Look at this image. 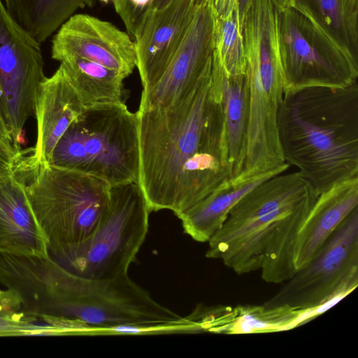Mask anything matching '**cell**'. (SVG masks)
Here are the masks:
<instances>
[{
    "label": "cell",
    "mask_w": 358,
    "mask_h": 358,
    "mask_svg": "<svg viewBox=\"0 0 358 358\" xmlns=\"http://www.w3.org/2000/svg\"><path fill=\"white\" fill-rule=\"evenodd\" d=\"M211 72L169 106L139 107L138 182L150 212L178 216L231 177Z\"/></svg>",
    "instance_id": "cell-1"
},
{
    "label": "cell",
    "mask_w": 358,
    "mask_h": 358,
    "mask_svg": "<svg viewBox=\"0 0 358 358\" xmlns=\"http://www.w3.org/2000/svg\"><path fill=\"white\" fill-rule=\"evenodd\" d=\"M284 159L317 194L358 176V83L285 91L278 117Z\"/></svg>",
    "instance_id": "cell-2"
},
{
    "label": "cell",
    "mask_w": 358,
    "mask_h": 358,
    "mask_svg": "<svg viewBox=\"0 0 358 358\" xmlns=\"http://www.w3.org/2000/svg\"><path fill=\"white\" fill-rule=\"evenodd\" d=\"M283 173L262 182L234 206L208 241L206 257L220 259L238 274L260 270L285 217L317 194L299 171Z\"/></svg>",
    "instance_id": "cell-3"
},
{
    "label": "cell",
    "mask_w": 358,
    "mask_h": 358,
    "mask_svg": "<svg viewBox=\"0 0 358 358\" xmlns=\"http://www.w3.org/2000/svg\"><path fill=\"white\" fill-rule=\"evenodd\" d=\"M14 173L24 184L48 250L85 241L108 208L110 185L94 176L49 164L28 166L23 162Z\"/></svg>",
    "instance_id": "cell-4"
},
{
    "label": "cell",
    "mask_w": 358,
    "mask_h": 358,
    "mask_svg": "<svg viewBox=\"0 0 358 358\" xmlns=\"http://www.w3.org/2000/svg\"><path fill=\"white\" fill-rule=\"evenodd\" d=\"M49 164L110 186L138 182V118L124 103L85 108L55 146Z\"/></svg>",
    "instance_id": "cell-5"
},
{
    "label": "cell",
    "mask_w": 358,
    "mask_h": 358,
    "mask_svg": "<svg viewBox=\"0 0 358 358\" xmlns=\"http://www.w3.org/2000/svg\"><path fill=\"white\" fill-rule=\"evenodd\" d=\"M150 213L138 182L110 186L108 208L90 236L78 245L48 250L49 256L85 278L127 274L145 239Z\"/></svg>",
    "instance_id": "cell-6"
},
{
    "label": "cell",
    "mask_w": 358,
    "mask_h": 358,
    "mask_svg": "<svg viewBox=\"0 0 358 358\" xmlns=\"http://www.w3.org/2000/svg\"><path fill=\"white\" fill-rule=\"evenodd\" d=\"M276 24L284 92L357 81L358 62L299 10L277 3Z\"/></svg>",
    "instance_id": "cell-7"
},
{
    "label": "cell",
    "mask_w": 358,
    "mask_h": 358,
    "mask_svg": "<svg viewBox=\"0 0 358 358\" xmlns=\"http://www.w3.org/2000/svg\"><path fill=\"white\" fill-rule=\"evenodd\" d=\"M286 282L266 305L305 309L355 290L358 285V207L343 220L319 254Z\"/></svg>",
    "instance_id": "cell-8"
},
{
    "label": "cell",
    "mask_w": 358,
    "mask_h": 358,
    "mask_svg": "<svg viewBox=\"0 0 358 358\" xmlns=\"http://www.w3.org/2000/svg\"><path fill=\"white\" fill-rule=\"evenodd\" d=\"M45 78L41 43L0 0V104L12 145L18 152L24 143V125L35 114L39 89Z\"/></svg>",
    "instance_id": "cell-9"
},
{
    "label": "cell",
    "mask_w": 358,
    "mask_h": 358,
    "mask_svg": "<svg viewBox=\"0 0 358 358\" xmlns=\"http://www.w3.org/2000/svg\"><path fill=\"white\" fill-rule=\"evenodd\" d=\"M214 13L198 7L187 35L161 78L143 90L140 108H165L182 99L212 69L215 50Z\"/></svg>",
    "instance_id": "cell-10"
},
{
    "label": "cell",
    "mask_w": 358,
    "mask_h": 358,
    "mask_svg": "<svg viewBox=\"0 0 358 358\" xmlns=\"http://www.w3.org/2000/svg\"><path fill=\"white\" fill-rule=\"evenodd\" d=\"M51 56L59 62L78 57L114 69L126 78L136 67L134 41L127 32L94 16L73 14L52 38Z\"/></svg>",
    "instance_id": "cell-11"
},
{
    "label": "cell",
    "mask_w": 358,
    "mask_h": 358,
    "mask_svg": "<svg viewBox=\"0 0 358 358\" xmlns=\"http://www.w3.org/2000/svg\"><path fill=\"white\" fill-rule=\"evenodd\" d=\"M198 6L193 0H171L150 8L139 21L132 39L143 90L161 78L181 46Z\"/></svg>",
    "instance_id": "cell-12"
},
{
    "label": "cell",
    "mask_w": 358,
    "mask_h": 358,
    "mask_svg": "<svg viewBox=\"0 0 358 358\" xmlns=\"http://www.w3.org/2000/svg\"><path fill=\"white\" fill-rule=\"evenodd\" d=\"M85 107L62 65L41 83L35 108L36 141L27 166L49 164L52 150Z\"/></svg>",
    "instance_id": "cell-13"
},
{
    "label": "cell",
    "mask_w": 358,
    "mask_h": 358,
    "mask_svg": "<svg viewBox=\"0 0 358 358\" xmlns=\"http://www.w3.org/2000/svg\"><path fill=\"white\" fill-rule=\"evenodd\" d=\"M0 253L48 257L46 238L13 171L0 173Z\"/></svg>",
    "instance_id": "cell-14"
},
{
    "label": "cell",
    "mask_w": 358,
    "mask_h": 358,
    "mask_svg": "<svg viewBox=\"0 0 358 358\" xmlns=\"http://www.w3.org/2000/svg\"><path fill=\"white\" fill-rule=\"evenodd\" d=\"M357 207L358 176L318 195L297 236L293 255L296 272L319 254L336 229Z\"/></svg>",
    "instance_id": "cell-15"
},
{
    "label": "cell",
    "mask_w": 358,
    "mask_h": 358,
    "mask_svg": "<svg viewBox=\"0 0 358 358\" xmlns=\"http://www.w3.org/2000/svg\"><path fill=\"white\" fill-rule=\"evenodd\" d=\"M283 172H241L229 177L208 195L177 216L182 222L185 233L196 241L208 242L241 198L262 182Z\"/></svg>",
    "instance_id": "cell-16"
},
{
    "label": "cell",
    "mask_w": 358,
    "mask_h": 358,
    "mask_svg": "<svg viewBox=\"0 0 358 358\" xmlns=\"http://www.w3.org/2000/svg\"><path fill=\"white\" fill-rule=\"evenodd\" d=\"M211 87L222 108L231 176L243 169L246 148L249 87L247 74L229 75L214 50Z\"/></svg>",
    "instance_id": "cell-17"
},
{
    "label": "cell",
    "mask_w": 358,
    "mask_h": 358,
    "mask_svg": "<svg viewBox=\"0 0 358 358\" xmlns=\"http://www.w3.org/2000/svg\"><path fill=\"white\" fill-rule=\"evenodd\" d=\"M289 6L358 62V0H291Z\"/></svg>",
    "instance_id": "cell-18"
},
{
    "label": "cell",
    "mask_w": 358,
    "mask_h": 358,
    "mask_svg": "<svg viewBox=\"0 0 358 358\" xmlns=\"http://www.w3.org/2000/svg\"><path fill=\"white\" fill-rule=\"evenodd\" d=\"M85 108L124 103L126 77L120 72L78 57L59 61Z\"/></svg>",
    "instance_id": "cell-19"
},
{
    "label": "cell",
    "mask_w": 358,
    "mask_h": 358,
    "mask_svg": "<svg viewBox=\"0 0 358 358\" xmlns=\"http://www.w3.org/2000/svg\"><path fill=\"white\" fill-rule=\"evenodd\" d=\"M96 0H3L11 16L40 43L79 8Z\"/></svg>",
    "instance_id": "cell-20"
},
{
    "label": "cell",
    "mask_w": 358,
    "mask_h": 358,
    "mask_svg": "<svg viewBox=\"0 0 358 358\" xmlns=\"http://www.w3.org/2000/svg\"><path fill=\"white\" fill-rule=\"evenodd\" d=\"M299 310L287 305L266 303L229 308L224 322L215 332L243 334L286 331Z\"/></svg>",
    "instance_id": "cell-21"
},
{
    "label": "cell",
    "mask_w": 358,
    "mask_h": 358,
    "mask_svg": "<svg viewBox=\"0 0 358 358\" xmlns=\"http://www.w3.org/2000/svg\"><path fill=\"white\" fill-rule=\"evenodd\" d=\"M64 324L56 317L42 320L22 310L19 295L0 289V336H64Z\"/></svg>",
    "instance_id": "cell-22"
},
{
    "label": "cell",
    "mask_w": 358,
    "mask_h": 358,
    "mask_svg": "<svg viewBox=\"0 0 358 358\" xmlns=\"http://www.w3.org/2000/svg\"><path fill=\"white\" fill-rule=\"evenodd\" d=\"M214 16L215 52L220 64L229 75L245 74L246 64L238 9L227 16Z\"/></svg>",
    "instance_id": "cell-23"
},
{
    "label": "cell",
    "mask_w": 358,
    "mask_h": 358,
    "mask_svg": "<svg viewBox=\"0 0 358 358\" xmlns=\"http://www.w3.org/2000/svg\"><path fill=\"white\" fill-rule=\"evenodd\" d=\"M112 3L115 12L123 22L127 34L133 37L135 29L144 13L152 7L155 0H100Z\"/></svg>",
    "instance_id": "cell-24"
},
{
    "label": "cell",
    "mask_w": 358,
    "mask_h": 358,
    "mask_svg": "<svg viewBox=\"0 0 358 358\" xmlns=\"http://www.w3.org/2000/svg\"><path fill=\"white\" fill-rule=\"evenodd\" d=\"M345 297L342 295L336 296L321 304L305 309H300L295 318L287 325L286 331L305 324L311 319L324 313Z\"/></svg>",
    "instance_id": "cell-25"
},
{
    "label": "cell",
    "mask_w": 358,
    "mask_h": 358,
    "mask_svg": "<svg viewBox=\"0 0 358 358\" xmlns=\"http://www.w3.org/2000/svg\"><path fill=\"white\" fill-rule=\"evenodd\" d=\"M18 152L13 145L0 136V173L13 171L22 155Z\"/></svg>",
    "instance_id": "cell-26"
},
{
    "label": "cell",
    "mask_w": 358,
    "mask_h": 358,
    "mask_svg": "<svg viewBox=\"0 0 358 358\" xmlns=\"http://www.w3.org/2000/svg\"><path fill=\"white\" fill-rule=\"evenodd\" d=\"M209 4L215 16H227L238 9L237 0H210Z\"/></svg>",
    "instance_id": "cell-27"
},
{
    "label": "cell",
    "mask_w": 358,
    "mask_h": 358,
    "mask_svg": "<svg viewBox=\"0 0 358 358\" xmlns=\"http://www.w3.org/2000/svg\"><path fill=\"white\" fill-rule=\"evenodd\" d=\"M0 136L12 144L11 136L0 104Z\"/></svg>",
    "instance_id": "cell-28"
},
{
    "label": "cell",
    "mask_w": 358,
    "mask_h": 358,
    "mask_svg": "<svg viewBox=\"0 0 358 358\" xmlns=\"http://www.w3.org/2000/svg\"><path fill=\"white\" fill-rule=\"evenodd\" d=\"M252 1V0H237V6L241 28L245 15L247 13V11L250 6Z\"/></svg>",
    "instance_id": "cell-29"
},
{
    "label": "cell",
    "mask_w": 358,
    "mask_h": 358,
    "mask_svg": "<svg viewBox=\"0 0 358 358\" xmlns=\"http://www.w3.org/2000/svg\"><path fill=\"white\" fill-rule=\"evenodd\" d=\"M171 0H155L152 8H161L166 6ZM210 0H193L195 5L198 7L209 4Z\"/></svg>",
    "instance_id": "cell-30"
},
{
    "label": "cell",
    "mask_w": 358,
    "mask_h": 358,
    "mask_svg": "<svg viewBox=\"0 0 358 358\" xmlns=\"http://www.w3.org/2000/svg\"><path fill=\"white\" fill-rule=\"evenodd\" d=\"M277 3L280 6H289L291 0H275Z\"/></svg>",
    "instance_id": "cell-31"
}]
</instances>
